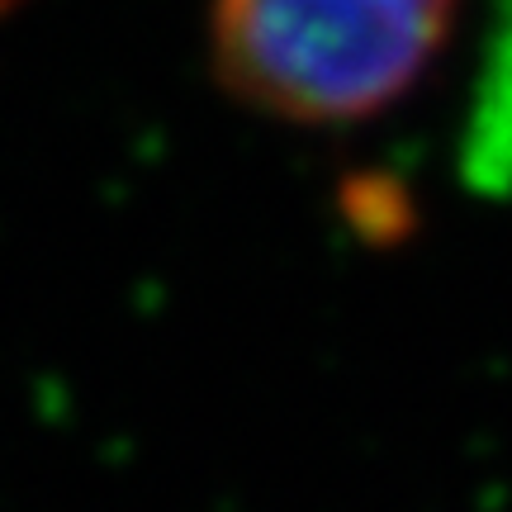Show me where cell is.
I'll return each instance as SVG.
<instances>
[{"label":"cell","instance_id":"cell-1","mask_svg":"<svg viewBox=\"0 0 512 512\" xmlns=\"http://www.w3.org/2000/svg\"><path fill=\"white\" fill-rule=\"evenodd\" d=\"M460 0H214L209 62L238 105L304 128L389 114L441 62Z\"/></svg>","mask_w":512,"mask_h":512},{"label":"cell","instance_id":"cell-2","mask_svg":"<svg viewBox=\"0 0 512 512\" xmlns=\"http://www.w3.org/2000/svg\"><path fill=\"white\" fill-rule=\"evenodd\" d=\"M465 176L489 195L512 190V0L494 5L470 133H465Z\"/></svg>","mask_w":512,"mask_h":512}]
</instances>
